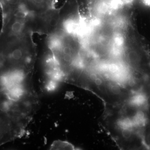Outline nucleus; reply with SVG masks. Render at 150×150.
<instances>
[{"mask_svg":"<svg viewBox=\"0 0 150 150\" xmlns=\"http://www.w3.org/2000/svg\"><path fill=\"white\" fill-rule=\"evenodd\" d=\"M108 4L112 13L121 11L125 6L122 0H108Z\"/></svg>","mask_w":150,"mask_h":150,"instance_id":"nucleus-6","label":"nucleus"},{"mask_svg":"<svg viewBox=\"0 0 150 150\" xmlns=\"http://www.w3.org/2000/svg\"><path fill=\"white\" fill-rule=\"evenodd\" d=\"M22 24L18 21L14 22L11 25V30L13 33H19L22 29Z\"/></svg>","mask_w":150,"mask_h":150,"instance_id":"nucleus-8","label":"nucleus"},{"mask_svg":"<svg viewBox=\"0 0 150 150\" xmlns=\"http://www.w3.org/2000/svg\"><path fill=\"white\" fill-rule=\"evenodd\" d=\"M74 145L69 142L56 140L53 142L50 147V150H75Z\"/></svg>","mask_w":150,"mask_h":150,"instance_id":"nucleus-3","label":"nucleus"},{"mask_svg":"<svg viewBox=\"0 0 150 150\" xmlns=\"http://www.w3.org/2000/svg\"><path fill=\"white\" fill-rule=\"evenodd\" d=\"M124 20L121 18H115L111 22L112 27L116 28V29H120L123 28L125 26V22Z\"/></svg>","mask_w":150,"mask_h":150,"instance_id":"nucleus-7","label":"nucleus"},{"mask_svg":"<svg viewBox=\"0 0 150 150\" xmlns=\"http://www.w3.org/2000/svg\"><path fill=\"white\" fill-rule=\"evenodd\" d=\"M112 44L118 47L124 48L126 44V38L123 33L119 30H116L111 38Z\"/></svg>","mask_w":150,"mask_h":150,"instance_id":"nucleus-4","label":"nucleus"},{"mask_svg":"<svg viewBox=\"0 0 150 150\" xmlns=\"http://www.w3.org/2000/svg\"><path fill=\"white\" fill-rule=\"evenodd\" d=\"M78 25V20L69 19L65 23V30L70 35H76Z\"/></svg>","mask_w":150,"mask_h":150,"instance_id":"nucleus-5","label":"nucleus"},{"mask_svg":"<svg viewBox=\"0 0 150 150\" xmlns=\"http://www.w3.org/2000/svg\"><path fill=\"white\" fill-rule=\"evenodd\" d=\"M125 6H131L134 4L135 0H122Z\"/></svg>","mask_w":150,"mask_h":150,"instance_id":"nucleus-9","label":"nucleus"},{"mask_svg":"<svg viewBox=\"0 0 150 150\" xmlns=\"http://www.w3.org/2000/svg\"><path fill=\"white\" fill-rule=\"evenodd\" d=\"M94 8L97 14L100 17L113 13L109 7L108 0H96L95 3Z\"/></svg>","mask_w":150,"mask_h":150,"instance_id":"nucleus-2","label":"nucleus"},{"mask_svg":"<svg viewBox=\"0 0 150 150\" xmlns=\"http://www.w3.org/2000/svg\"><path fill=\"white\" fill-rule=\"evenodd\" d=\"M21 61H0V104L12 109L38 107L40 101L30 72Z\"/></svg>","mask_w":150,"mask_h":150,"instance_id":"nucleus-1","label":"nucleus"}]
</instances>
